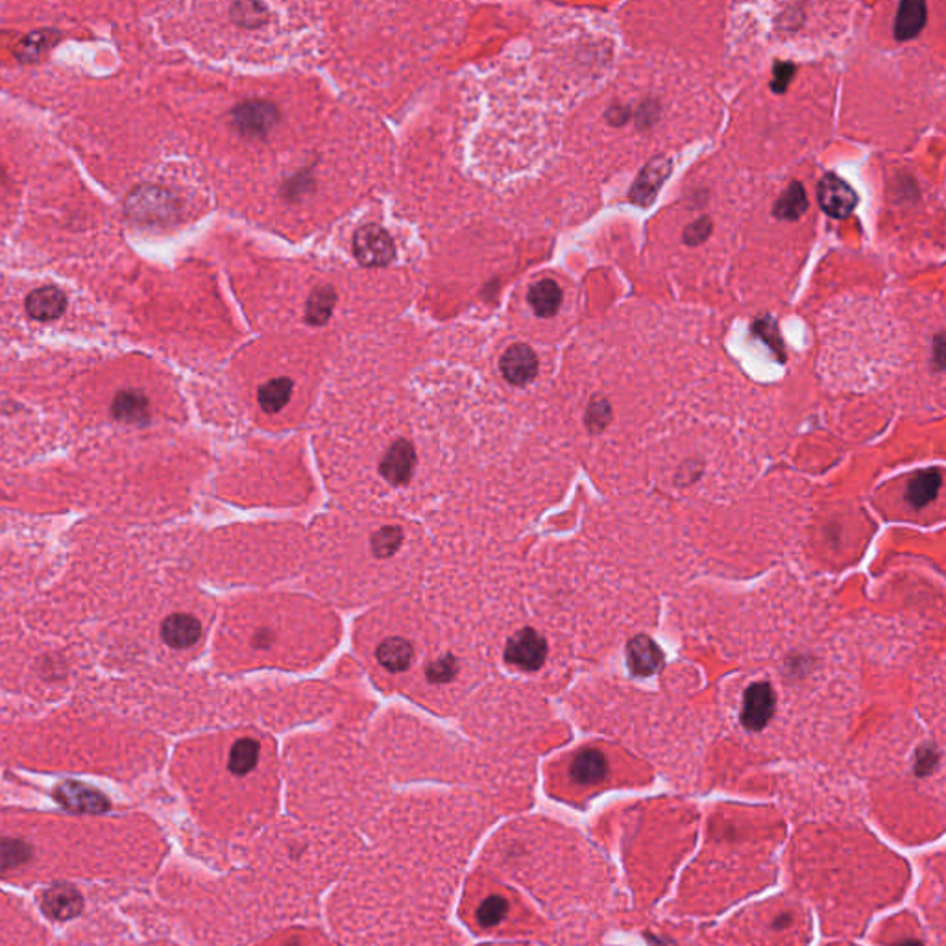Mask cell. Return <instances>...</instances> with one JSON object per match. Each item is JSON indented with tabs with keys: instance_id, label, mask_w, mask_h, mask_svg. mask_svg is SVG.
<instances>
[{
	"instance_id": "cell-2",
	"label": "cell",
	"mask_w": 946,
	"mask_h": 946,
	"mask_svg": "<svg viewBox=\"0 0 946 946\" xmlns=\"http://www.w3.org/2000/svg\"><path fill=\"white\" fill-rule=\"evenodd\" d=\"M177 213L174 196L158 186L142 184L130 191L124 202V214L135 226H163L172 223Z\"/></svg>"
},
{
	"instance_id": "cell-32",
	"label": "cell",
	"mask_w": 946,
	"mask_h": 946,
	"mask_svg": "<svg viewBox=\"0 0 946 946\" xmlns=\"http://www.w3.org/2000/svg\"><path fill=\"white\" fill-rule=\"evenodd\" d=\"M606 420H608V405L606 404H594L590 407V416H588V423L592 429H601L606 425Z\"/></svg>"
},
{
	"instance_id": "cell-10",
	"label": "cell",
	"mask_w": 946,
	"mask_h": 946,
	"mask_svg": "<svg viewBox=\"0 0 946 946\" xmlns=\"http://www.w3.org/2000/svg\"><path fill=\"white\" fill-rule=\"evenodd\" d=\"M499 368L508 383L525 387L538 376V357L527 344H514L501 357Z\"/></svg>"
},
{
	"instance_id": "cell-15",
	"label": "cell",
	"mask_w": 946,
	"mask_h": 946,
	"mask_svg": "<svg viewBox=\"0 0 946 946\" xmlns=\"http://www.w3.org/2000/svg\"><path fill=\"white\" fill-rule=\"evenodd\" d=\"M84 896L67 884H58L43 895V912L56 921H68L82 914Z\"/></svg>"
},
{
	"instance_id": "cell-14",
	"label": "cell",
	"mask_w": 946,
	"mask_h": 946,
	"mask_svg": "<svg viewBox=\"0 0 946 946\" xmlns=\"http://www.w3.org/2000/svg\"><path fill=\"white\" fill-rule=\"evenodd\" d=\"M68 305V300L61 288L49 285L35 288L28 295L24 307L30 318L40 322H50L59 318Z\"/></svg>"
},
{
	"instance_id": "cell-7",
	"label": "cell",
	"mask_w": 946,
	"mask_h": 946,
	"mask_svg": "<svg viewBox=\"0 0 946 946\" xmlns=\"http://www.w3.org/2000/svg\"><path fill=\"white\" fill-rule=\"evenodd\" d=\"M416 466V451L405 439L396 441L379 462V473L392 487L407 485Z\"/></svg>"
},
{
	"instance_id": "cell-16",
	"label": "cell",
	"mask_w": 946,
	"mask_h": 946,
	"mask_svg": "<svg viewBox=\"0 0 946 946\" xmlns=\"http://www.w3.org/2000/svg\"><path fill=\"white\" fill-rule=\"evenodd\" d=\"M112 414L123 423L147 425L150 420V402L141 390H121L112 404Z\"/></svg>"
},
{
	"instance_id": "cell-11",
	"label": "cell",
	"mask_w": 946,
	"mask_h": 946,
	"mask_svg": "<svg viewBox=\"0 0 946 946\" xmlns=\"http://www.w3.org/2000/svg\"><path fill=\"white\" fill-rule=\"evenodd\" d=\"M569 780L580 787L601 784L608 775V761L597 749H585L577 752L569 763Z\"/></svg>"
},
{
	"instance_id": "cell-29",
	"label": "cell",
	"mask_w": 946,
	"mask_h": 946,
	"mask_svg": "<svg viewBox=\"0 0 946 946\" xmlns=\"http://www.w3.org/2000/svg\"><path fill=\"white\" fill-rule=\"evenodd\" d=\"M459 668H460L459 660L453 657V654H442L441 659L432 660L425 668V677L432 684H448L457 677Z\"/></svg>"
},
{
	"instance_id": "cell-1",
	"label": "cell",
	"mask_w": 946,
	"mask_h": 946,
	"mask_svg": "<svg viewBox=\"0 0 946 946\" xmlns=\"http://www.w3.org/2000/svg\"><path fill=\"white\" fill-rule=\"evenodd\" d=\"M468 924L479 933L503 932L513 924L516 907L513 896L497 887H476L471 889L466 900Z\"/></svg>"
},
{
	"instance_id": "cell-27",
	"label": "cell",
	"mask_w": 946,
	"mask_h": 946,
	"mask_svg": "<svg viewBox=\"0 0 946 946\" xmlns=\"http://www.w3.org/2000/svg\"><path fill=\"white\" fill-rule=\"evenodd\" d=\"M404 529L399 525H387L381 527L377 532H374L370 540L372 553L377 559H390L397 553V550L404 545Z\"/></svg>"
},
{
	"instance_id": "cell-5",
	"label": "cell",
	"mask_w": 946,
	"mask_h": 946,
	"mask_svg": "<svg viewBox=\"0 0 946 946\" xmlns=\"http://www.w3.org/2000/svg\"><path fill=\"white\" fill-rule=\"evenodd\" d=\"M777 706L775 689L768 682H758L749 686L745 691L743 699V712H741V723L749 731H761L766 726Z\"/></svg>"
},
{
	"instance_id": "cell-9",
	"label": "cell",
	"mask_w": 946,
	"mask_h": 946,
	"mask_svg": "<svg viewBox=\"0 0 946 946\" xmlns=\"http://www.w3.org/2000/svg\"><path fill=\"white\" fill-rule=\"evenodd\" d=\"M276 123L277 112L268 102H246L233 112V124L246 137H263Z\"/></svg>"
},
{
	"instance_id": "cell-28",
	"label": "cell",
	"mask_w": 946,
	"mask_h": 946,
	"mask_svg": "<svg viewBox=\"0 0 946 946\" xmlns=\"http://www.w3.org/2000/svg\"><path fill=\"white\" fill-rule=\"evenodd\" d=\"M32 856L30 845L17 840H0V872L21 867Z\"/></svg>"
},
{
	"instance_id": "cell-18",
	"label": "cell",
	"mask_w": 946,
	"mask_h": 946,
	"mask_svg": "<svg viewBox=\"0 0 946 946\" xmlns=\"http://www.w3.org/2000/svg\"><path fill=\"white\" fill-rule=\"evenodd\" d=\"M529 304L540 318L555 316L562 305V290L559 283L553 279L536 281L529 290Z\"/></svg>"
},
{
	"instance_id": "cell-25",
	"label": "cell",
	"mask_w": 946,
	"mask_h": 946,
	"mask_svg": "<svg viewBox=\"0 0 946 946\" xmlns=\"http://www.w3.org/2000/svg\"><path fill=\"white\" fill-rule=\"evenodd\" d=\"M337 304V295L332 287H318L307 302L305 320L311 325H323L332 318Z\"/></svg>"
},
{
	"instance_id": "cell-4",
	"label": "cell",
	"mask_w": 946,
	"mask_h": 946,
	"mask_svg": "<svg viewBox=\"0 0 946 946\" xmlns=\"http://www.w3.org/2000/svg\"><path fill=\"white\" fill-rule=\"evenodd\" d=\"M548 659V641L534 629H523L508 640L505 660L525 671H536Z\"/></svg>"
},
{
	"instance_id": "cell-3",
	"label": "cell",
	"mask_w": 946,
	"mask_h": 946,
	"mask_svg": "<svg viewBox=\"0 0 946 946\" xmlns=\"http://www.w3.org/2000/svg\"><path fill=\"white\" fill-rule=\"evenodd\" d=\"M394 242L377 224L362 226L353 239V253L362 267H387L394 259Z\"/></svg>"
},
{
	"instance_id": "cell-21",
	"label": "cell",
	"mask_w": 946,
	"mask_h": 946,
	"mask_svg": "<svg viewBox=\"0 0 946 946\" xmlns=\"http://www.w3.org/2000/svg\"><path fill=\"white\" fill-rule=\"evenodd\" d=\"M942 485V476L941 471L932 468V469H924L921 471L917 478L912 479V483L907 485V492H905V497L909 501V505H912L914 508H923L924 505H928L930 501L935 499L939 488Z\"/></svg>"
},
{
	"instance_id": "cell-6",
	"label": "cell",
	"mask_w": 946,
	"mask_h": 946,
	"mask_svg": "<svg viewBox=\"0 0 946 946\" xmlns=\"http://www.w3.org/2000/svg\"><path fill=\"white\" fill-rule=\"evenodd\" d=\"M817 198L823 211L832 218H847L858 204L854 189L835 174H826L821 179Z\"/></svg>"
},
{
	"instance_id": "cell-17",
	"label": "cell",
	"mask_w": 946,
	"mask_h": 946,
	"mask_svg": "<svg viewBox=\"0 0 946 946\" xmlns=\"http://www.w3.org/2000/svg\"><path fill=\"white\" fill-rule=\"evenodd\" d=\"M376 659L379 666L390 673H402L411 668L414 659V647L405 638H387L376 649Z\"/></svg>"
},
{
	"instance_id": "cell-22",
	"label": "cell",
	"mask_w": 946,
	"mask_h": 946,
	"mask_svg": "<svg viewBox=\"0 0 946 946\" xmlns=\"http://www.w3.org/2000/svg\"><path fill=\"white\" fill-rule=\"evenodd\" d=\"M668 174H669V163L664 159L649 165L638 177V184L632 189V200L638 202L640 205H647L649 202H652L654 195H657V191L664 184Z\"/></svg>"
},
{
	"instance_id": "cell-20",
	"label": "cell",
	"mask_w": 946,
	"mask_h": 946,
	"mask_svg": "<svg viewBox=\"0 0 946 946\" xmlns=\"http://www.w3.org/2000/svg\"><path fill=\"white\" fill-rule=\"evenodd\" d=\"M926 24V5L924 3H902L895 19V38L907 41L917 38V33Z\"/></svg>"
},
{
	"instance_id": "cell-24",
	"label": "cell",
	"mask_w": 946,
	"mask_h": 946,
	"mask_svg": "<svg viewBox=\"0 0 946 946\" xmlns=\"http://www.w3.org/2000/svg\"><path fill=\"white\" fill-rule=\"evenodd\" d=\"M59 40V33L56 30H38L28 33L26 38L19 43L15 54L23 63L38 61L54 43Z\"/></svg>"
},
{
	"instance_id": "cell-19",
	"label": "cell",
	"mask_w": 946,
	"mask_h": 946,
	"mask_svg": "<svg viewBox=\"0 0 946 946\" xmlns=\"http://www.w3.org/2000/svg\"><path fill=\"white\" fill-rule=\"evenodd\" d=\"M261 760V743L256 738H239L228 754V769L235 777H246L258 768Z\"/></svg>"
},
{
	"instance_id": "cell-13",
	"label": "cell",
	"mask_w": 946,
	"mask_h": 946,
	"mask_svg": "<svg viewBox=\"0 0 946 946\" xmlns=\"http://www.w3.org/2000/svg\"><path fill=\"white\" fill-rule=\"evenodd\" d=\"M627 662L634 675L650 677L664 666V652L649 636H636L627 645Z\"/></svg>"
},
{
	"instance_id": "cell-30",
	"label": "cell",
	"mask_w": 946,
	"mask_h": 946,
	"mask_svg": "<svg viewBox=\"0 0 946 946\" xmlns=\"http://www.w3.org/2000/svg\"><path fill=\"white\" fill-rule=\"evenodd\" d=\"M265 946H332V944H327L318 933L293 932V933H285V935L272 939Z\"/></svg>"
},
{
	"instance_id": "cell-31",
	"label": "cell",
	"mask_w": 946,
	"mask_h": 946,
	"mask_svg": "<svg viewBox=\"0 0 946 946\" xmlns=\"http://www.w3.org/2000/svg\"><path fill=\"white\" fill-rule=\"evenodd\" d=\"M935 763H937V754H935L933 747H932V749H930V747H928V749H923V750L917 754V766H915V771H917L919 775H926V773L933 771Z\"/></svg>"
},
{
	"instance_id": "cell-12",
	"label": "cell",
	"mask_w": 946,
	"mask_h": 946,
	"mask_svg": "<svg viewBox=\"0 0 946 946\" xmlns=\"http://www.w3.org/2000/svg\"><path fill=\"white\" fill-rule=\"evenodd\" d=\"M161 638L172 649H189L202 638V623L193 614H170L161 625Z\"/></svg>"
},
{
	"instance_id": "cell-26",
	"label": "cell",
	"mask_w": 946,
	"mask_h": 946,
	"mask_svg": "<svg viewBox=\"0 0 946 946\" xmlns=\"http://www.w3.org/2000/svg\"><path fill=\"white\" fill-rule=\"evenodd\" d=\"M808 209V198L805 187L800 184H791L789 189L778 198L775 205V214L784 221H798Z\"/></svg>"
},
{
	"instance_id": "cell-23",
	"label": "cell",
	"mask_w": 946,
	"mask_h": 946,
	"mask_svg": "<svg viewBox=\"0 0 946 946\" xmlns=\"http://www.w3.org/2000/svg\"><path fill=\"white\" fill-rule=\"evenodd\" d=\"M293 381H290L288 377H277V379H270L267 381L259 390H258V402H259V407L268 413V414H276L279 413L287 404L290 396H293Z\"/></svg>"
},
{
	"instance_id": "cell-8",
	"label": "cell",
	"mask_w": 946,
	"mask_h": 946,
	"mask_svg": "<svg viewBox=\"0 0 946 946\" xmlns=\"http://www.w3.org/2000/svg\"><path fill=\"white\" fill-rule=\"evenodd\" d=\"M56 798L67 810L82 814H104L109 810V800L95 787L82 782H63L56 787Z\"/></svg>"
}]
</instances>
